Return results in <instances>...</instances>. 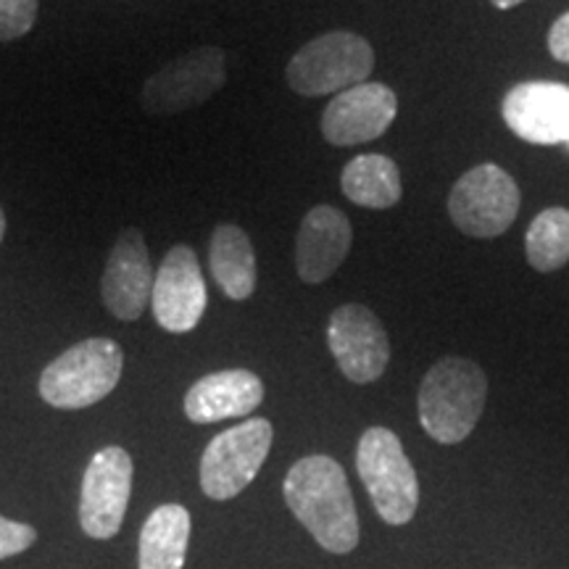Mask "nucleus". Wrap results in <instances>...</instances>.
Instances as JSON below:
<instances>
[{
    "mask_svg": "<svg viewBox=\"0 0 569 569\" xmlns=\"http://www.w3.org/2000/svg\"><path fill=\"white\" fill-rule=\"evenodd\" d=\"M282 496L298 522L330 553H351L359 546V515L343 467L315 453L290 467Z\"/></svg>",
    "mask_w": 569,
    "mask_h": 569,
    "instance_id": "obj_1",
    "label": "nucleus"
},
{
    "mask_svg": "<svg viewBox=\"0 0 569 569\" xmlns=\"http://www.w3.org/2000/svg\"><path fill=\"white\" fill-rule=\"evenodd\" d=\"M488 398V377L465 356L436 361L419 386V422L432 440L443 446L461 443L478 427Z\"/></svg>",
    "mask_w": 569,
    "mask_h": 569,
    "instance_id": "obj_2",
    "label": "nucleus"
},
{
    "mask_svg": "<svg viewBox=\"0 0 569 569\" xmlns=\"http://www.w3.org/2000/svg\"><path fill=\"white\" fill-rule=\"evenodd\" d=\"M122 369L124 353L117 340H82L42 369L40 396L56 409L92 407L119 386Z\"/></svg>",
    "mask_w": 569,
    "mask_h": 569,
    "instance_id": "obj_3",
    "label": "nucleus"
},
{
    "mask_svg": "<svg viewBox=\"0 0 569 569\" xmlns=\"http://www.w3.org/2000/svg\"><path fill=\"white\" fill-rule=\"evenodd\" d=\"M372 69V46L361 34L336 30L306 42L290 59L284 80L298 96H338V92L367 82Z\"/></svg>",
    "mask_w": 569,
    "mask_h": 569,
    "instance_id": "obj_4",
    "label": "nucleus"
},
{
    "mask_svg": "<svg viewBox=\"0 0 569 569\" xmlns=\"http://www.w3.org/2000/svg\"><path fill=\"white\" fill-rule=\"evenodd\" d=\"M356 469L377 515L388 525L411 522L419 507V480L393 430L369 427L356 446Z\"/></svg>",
    "mask_w": 569,
    "mask_h": 569,
    "instance_id": "obj_5",
    "label": "nucleus"
},
{
    "mask_svg": "<svg viewBox=\"0 0 569 569\" xmlns=\"http://www.w3.org/2000/svg\"><path fill=\"white\" fill-rule=\"evenodd\" d=\"M274 430L269 419L253 417L219 432L201 459V488L213 501H230L251 486L269 457Z\"/></svg>",
    "mask_w": 569,
    "mask_h": 569,
    "instance_id": "obj_6",
    "label": "nucleus"
},
{
    "mask_svg": "<svg viewBox=\"0 0 569 569\" xmlns=\"http://www.w3.org/2000/svg\"><path fill=\"white\" fill-rule=\"evenodd\" d=\"M519 201L522 196L515 177L496 163H480L461 174L451 188L448 213L469 238H498L515 224Z\"/></svg>",
    "mask_w": 569,
    "mask_h": 569,
    "instance_id": "obj_7",
    "label": "nucleus"
},
{
    "mask_svg": "<svg viewBox=\"0 0 569 569\" xmlns=\"http://www.w3.org/2000/svg\"><path fill=\"white\" fill-rule=\"evenodd\" d=\"M224 82L227 56L222 48H196L148 77L140 101L151 117H172L206 103Z\"/></svg>",
    "mask_w": 569,
    "mask_h": 569,
    "instance_id": "obj_8",
    "label": "nucleus"
},
{
    "mask_svg": "<svg viewBox=\"0 0 569 569\" xmlns=\"http://www.w3.org/2000/svg\"><path fill=\"white\" fill-rule=\"evenodd\" d=\"M132 459L124 448L109 446L90 459L82 478L80 525L90 538H113L122 528L132 490Z\"/></svg>",
    "mask_w": 569,
    "mask_h": 569,
    "instance_id": "obj_9",
    "label": "nucleus"
},
{
    "mask_svg": "<svg viewBox=\"0 0 569 569\" xmlns=\"http://www.w3.org/2000/svg\"><path fill=\"white\" fill-rule=\"evenodd\" d=\"M327 346L336 356L340 372L356 386L380 380L390 361L386 327L361 303H346L332 311L327 325Z\"/></svg>",
    "mask_w": 569,
    "mask_h": 569,
    "instance_id": "obj_10",
    "label": "nucleus"
},
{
    "mask_svg": "<svg viewBox=\"0 0 569 569\" xmlns=\"http://www.w3.org/2000/svg\"><path fill=\"white\" fill-rule=\"evenodd\" d=\"M206 303V280L198 264V256L190 246H174L172 251L163 256L159 272L153 277L151 306L153 317L161 330L182 332L196 330L203 319Z\"/></svg>",
    "mask_w": 569,
    "mask_h": 569,
    "instance_id": "obj_11",
    "label": "nucleus"
},
{
    "mask_svg": "<svg viewBox=\"0 0 569 569\" xmlns=\"http://www.w3.org/2000/svg\"><path fill=\"white\" fill-rule=\"evenodd\" d=\"M398 113L396 92L382 82H361L338 92L322 113V134L330 146L372 142L388 132Z\"/></svg>",
    "mask_w": 569,
    "mask_h": 569,
    "instance_id": "obj_12",
    "label": "nucleus"
},
{
    "mask_svg": "<svg viewBox=\"0 0 569 569\" xmlns=\"http://www.w3.org/2000/svg\"><path fill=\"white\" fill-rule=\"evenodd\" d=\"M503 122L532 146H559L569 140V84L519 82L503 96Z\"/></svg>",
    "mask_w": 569,
    "mask_h": 569,
    "instance_id": "obj_13",
    "label": "nucleus"
},
{
    "mask_svg": "<svg viewBox=\"0 0 569 569\" xmlns=\"http://www.w3.org/2000/svg\"><path fill=\"white\" fill-rule=\"evenodd\" d=\"M153 277L156 274L146 248V238L134 227H127L124 232H119L109 261H106V272L101 280L106 309L117 319H122V322H134L146 311L148 301H151Z\"/></svg>",
    "mask_w": 569,
    "mask_h": 569,
    "instance_id": "obj_14",
    "label": "nucleus"
},
{
    "mask_svg": "<svg viewBox=\"0 0 569 569\" xmlns=\"http://www.w3.org/2000/svg\"><path fill=\"white\" fill-rule=\"evenodd\" d=\"M353 243V227L340 209L315 206L303 217L296 238V269L306 284L330 280L346 261Z\"/></svg>",
    "mask_w": 569,
    "mask_h": 569,
    "instance_id": "obj_15",
    "label": "nucleus"
},
{
    "mask_svg": "<svg viewBox=\"0 0 569 569\" xmlns=\"http://www.w3.org/2000/svg\"><path fill=\"white\" fill-rule=\"evenodd\" d=\"M264 401V382L248 369L206 375L184 396V415L196 425L248 417Z\"/></svg>",
    "mask_w": 569,
    "mask_h": 569,
    "instance_id": "obj_16",
    "label": "nucleus"
},
{
    "mask_svg": "<svg viewBox=\"0 0 569 569\" xmlns=\"http://www.w3.org/2000/svg\"><path fill=\"white\" fill-rule=\"evenodd\" d=\"M209 267L227 298L246 301L256 290V253L246 230L238 224H219L211 234Z\"/></svg>",
    "mask_w": 569,
    "mask_h": 569,
    "instance_id": "obj_17",
    "label": "nucleus"
},
{
    "mask_svg": "<svg viewBox=\"0 0 569 569\" xmlns=\"http://www.w3.org/2000/svg\"><path fill=\"white\" fill-rule=\"evenodd\" d=\"M190 543V511L163 503L140 530V569H182Z\"/></svg>",
    "mask_w": 569,
    "mask_h": 569,
    "instance_id": "obj_18",
    "label": "nucleus"
},
{
    "mask_svg": "<svg viewBox=\"0 0 569 569\" xmlns=\"http://www.w3.org/2000/svg\"><path fill=\"white\" fill-rule=\"evenodd\" d=\"M340 188L348 201L377 211L390 209L403 196L401 172H398L396 161L380 153L356 156L353 161H348L340 174Z\"/></svg>",
    "mask_w": 569,
    "mask_h": 569,
    "instance_id": "obj_19",
    "label": "nucleus"
},
{
    "mask_svg": "<svg viewBox=\"0 0 569 569\" xmlns=\"http://www.w3.org/2000/svg\"><path fill=\"white\" fill-rule=\"evenodd\" d=\"M525 256L540 274L557 272L569 261V209L553 206L532 219L525 234Z\"/></svg>",
    "mask_w": 569,
    "mask_h": 569,
    "instance_id": "obj_20",
    "label": "nucleus"
},
{
    "mask_svg": "<svg viewBox=\"0 0 569 569\" xmlns=\"http://www.w3.org/2000/svg\"><path fill=\"white\" fill-rule=\"evenodd\" d=\"M38 19V0H0V42L24 38Z\"/></svg>",
    "mask_w": 569,
    "mask_h": 569,
    "instance_id": "obj_21",
    "label": "nucleus"
},
{
    "mask_svg": "<svg viewBox=\"0 0 569 569\" xmlns=\"http://www.w3.org/2000/svg\"><path fill=\"white\" fill-rule=\"evenodd\" d=\"M34 540H38V532L30 525L0 517V559L17 557V553L30 549Z\"/></svg>",
    "mask_w": 569,
    "mask_h": 569,
    "instance_id": "obj_22",
    "label": "nucleus"
},
{
    "mask_svg": "<svg viewBox=\"0 0 569 569\" xmlns=\"http://www.w3.org/2000/svg\"><path fill=\"white\" fill-rule=\"evenodd\" d=\"M549 51L557 61L569 63V11L553 21L549 30Z\"/></svg>",
    "mask_w": 569,
    "mask_h": 569,
    "instance_id": "obj_23",
    "label": "nucleus"
},
{
    "mask_svg": "<svg viewBox=\"0 0 569 569\" xmlns=\"http://www.w3.org/2000/svg\"><path fill=\"white\" fill-rule=\"evenodd\" d=\"M490 3H493L496 9H515V6L522 3V0H490Z\"/></svg>",
    "mask_w": 569,
    "mask_h": 569,
    "instance_id": "obj_24",
    "label": "nucleus"
},
{
    "mask_svg": "<svg viewBox=\"0 0 569 569\" xmlns=\"http://www.w3.org/2000/svg\"><path fill=\"white\" fill-rule=\"evenodd\" d=\"M3 234H6V213L0 209V243H3Z\"/></svg>",
    "mask_w": 569,
    "mask_h": 569,
    "instance_id": "obj_25",
    "label": "nucleus"
},
{
    "mask_svg": "<svg viewBox=\"0 0 569 569\" xmlns=\"http://www.w3.org/2000/svg\"><path fill=\"white\" fill-rule=\"evenodd\" d=\"M567 146H569V140H567Z\"/></svg>",
    "mask_w": 569,
    "mask_h": 569,
    "instance_id": "obj_26",
    "label": "nucleus"
}]
</instances>
